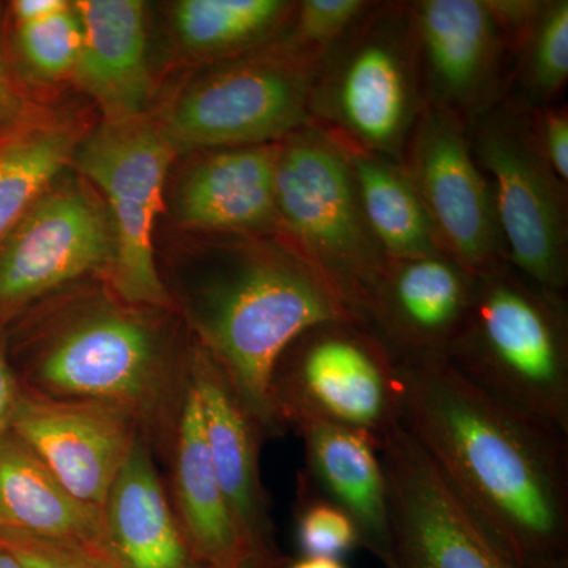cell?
<instances>
[{
	"instance_id": "836d02e7",
	"label": "cell",
	"mask_w": 568,
	"mask_h": 568,
	"mask_svg": "<svg viewBox=\"0 0 568 568\" xmlns=\"http://www.w3.org/2000/svg\"><path fill=\"white\" fill-rule=\"evenodd\" d=\"M21 384L14 373L3 327H0V435L10 428L11 416L20 396Z\"/></svg>"
},
{
	"instance_id": "e575fe53",
	"label": "cell",
	"mask_w": 568,
	"mask_h": 568,
	"mask_svg": "<svg viewBox=\"0 0 568 568\" xmlns=\"http://www.w3.org/2000/svg\"><path fill=\"white\" fill-rule=\"evenodd\" d=\"M67 9H70V3L65 0H17L10 3L13 26L50 20Z\"/></svg>"
},
{
	"instance_id": "30bf717a",
	"label": "cell",
	"mask_w": 568,
	"mask_h": 568,
	"mask_svg": "<svg viewBox=\"0 0 568 568\" xmlns=\"http://www.w3.org/2000/svg\"><path fill=\"white\" fill-rule=\"evenodd\" d=\"M175 153L162 125L142 115L129 122H103L71 156L110 207L112 294L138 308L168 312L173 306L156 271L152 234Z\"/></svg>"
},
{
	"instance_id": "6da1fadb",
	"label": "cell",
	"mask_w": 568,
	"mask_h": 568,
	"mask_svg": "<svg viewBox=\"0 0 568 568\" xmlns=\"http://www.w3.org/2000/svg\"><path fill=\"white\" fill-rule=\"evenodd\" d=\"M398 365L403 425L523 568H568V436L459 376Z\"/></svg>"
},
{
	"instance_id": "7a4b0ae2",
	"label": "cell",
	"mask_w": 568,
	"mask_h": 568,
	"mask_svg": "<svg viewBox=\"0 0 568 568\" xmlns=\"http://www.w3.org/2000/svg\"><path fill=\"white\" fill-rule=\"evenodd\" d=\"M226 237L207 254L190 320L246 409L272 437L283 433L271 386L284 351L317 324L355 321L283 234Z\"/></svg>"
},
{
	"instance_id": "9a60e30c",
	"label": "cell",
	"mask_w": 568,
	"mask_h": 568,
	"mask_svg": "<svg viewBox=\"0 0 568 568\" xmlns=\"http://www.w3.org/2000/svg\"><path fill=\"white\" fill-rule=\"evenodd\" d=\"M9 429L71 495L102 510L142 435L140 422L125 407L54 398L22 386Z\"/></svg>"
},
{
	"instance_id": "484cf974",
	"label": "cell",
	"mask_w": 568,
	"mask_h": 568,
	"mask_svg": "<svg viewBox=\"0 0 568 568\" xmlns=\"http://www.w3.org/2000/svg\"><path fill=\"white\" fill-rule=\"evenodd\" d=\"M77 149L71 130L32 123L0 142V241L51 186Z\"/></svg>"
},
{
	"instance_id": "d6986e66",
	"label": "cell",
	"mask_w": 568,
	"mask_h": 568,
	"mask_svg": "<svg viewBox=\"0 0 568 568\" xmlns=\"http://www.w3.org/2000/svg\"><path fill=\"white\" fill-rule=\"evenodd\" d=\"M82 43L71 77L95 100L104 122L142 118L151 99L144 3L140 0H80Z\"/></svg>"
},
{
	"instance_id": "ba28073f",
	"label": "cell",
	"mask_w": 568,
	"mask_h": 568,
	"mask_svg": "<svg viewBox=\"0 0 568 568\" xmlns=\"http://www.w3.org/2000/svg\"><path fill=\"white\" fill-rule=\"evenodd\" d=\"M320 61L278 40L215 63L183 89L162 129L178 152L275 144L308 125Z\"/></svg>"
},
{
	"instance_id": "f546056e",
	"label": "cell",
	"mask_w": 568,
	"mask_h": 568,
	"mask_svg": "<svg viewBox=\"0 0 568 568\" xmlns=\"http://www.w3.org/2000/svg\"><path fill=\"white\" fill-rule=\"evenodd\" d=\"M369 6L372 2L365 0H304L295 3L286 21L290 29L280 40L323 58Z\"/></svg>"
},
{
	"instance_id": "4dcf8cb0",
	"label": "cell",
	"mask_w": 568,
	"mask_h": 568,
	"mask_svg": "<svg viewBox=\"0 0 568 568\" xmlns=\"http://www.w3.org/2000/svg\"><path fill=\"white\" fill-rule=\"evenodd\" d=\"M0 544L26 568H121L110 552L71 541L0 534Z\"/></svg>"
},
{
	"instance_id": "d590c367",
	"label": "cell",
	"mask_w": 568,
	"mask_h": 568,
	"mask_svg": "<svg viewBox=\"0 0 568 568\" xmlns=\"http://www.w3.org/2000/svg\"><path fill=\"white\" fill-rule=\"evenodd\" d=\"M287 562H290V559L283 552H276V555H272V552H252L241 562L226 568H283L287 566Z\"/></svg>"
},
{
	"instance_id": "f1b7e54d",
	"label": "cell",
	"mask_w": 568,
	"mask_h": 568,
	"mask_svg": "<svg viewBox=\"0 0 568 568\" xmlns=\"http://www.w3.org/2000/svg\"><path fill=\"white\" fill-rule=\"evenodd\" d=\"M295 517L298 545L305 556L338 559L361 545L349 515L327 499L304 473L298 477Z\"/></svg>"
},
{
	"instance_id": "7402d4cb",
	"label": "cell",
	"mask_w": 568,
	"mask_h": 568,
	"mask_svg": "<svg viewBox=\"0 0 568 568\" xmlns=\"http://www.w3.org/2000/svg\"><path fill=\"white\" fill-rule=\"evenodd\" d=\"M305 448V476L353 519L358 544L381 564L390 548L388 488L379 450L364 435L325 424L294 426Z\"/></svg>"
},
{
	"instance_id": "e0dca14e",
	"label": "cell",
	"mask_w": 568,
	"mask_h": 568,
	"mask_svg": "<svg viewBox=\"0 0 568 568\" xmlns=\"http://www.w3.org/2000/svg\"><path fill=\"white\" fill-rule=\"evenodd\" d=\"M186 377L200 402L205 444L235 525L254 551L282 552L261 478L264 429L197 336L186 351Z\"/></svg>"
},
{
	"instance_id": "1f68e13d",
	"label": "cell",
	"mask_w": 568,
	"mask_h": 568,
	"mask_svg": "<svg viewBox=\"0 0 568 568\" xmlns=\"http://www.w3.org/2000/svg\"><path fill=\"white\" fill-rule=\"evenodd\" d=\"M537 148L562 185L568 182V115L566 108L530 110Z\"/></svg>"
},
{
	"instance_id": "cb8c5ba5",
	"label": "cell",
	"mask_w": 568,
	"mask_h": 568,
	"mask_svg": "<svg viewBox=\"0 0 568 568\" xmlns=\"http://www.w3.org/2000/svg\"><path fill=\"white\" fill-rule=\"evenodd\" d=\"M336 142L349 162L366 223L387 260L446 253L402 164Z\"/></svg>"
},
{
	"instance_id": "ac0fdd59",
	"label": "cell",
	"mask_w": 568,
	"mask_h": 568,
	"mask_svg": "<svg viewBox=\"0 0 568 568\" xmlns=\"http://www.w3.org/2000/svg\"><path fill=\"white\" fill-rule=\"evenodd\" d=\"M278 142L216 149L194 164L178 193L179 219L223 235L280 233L275 204Z\"/></svg>"
},
{
	"instance_id": "603a6c76",
	"label": "cell",
	"mask_w": 568,
	"mask_h": 568,
	"mask_svg": "<svg viewBox=\"0 0 568 568\" xmlns=\"http://www.w3.org/2000/svg\"><path fill=\"white\" fill-rule=\"evenodd\" d=\"M0 534L71 541L112 556L102 508L71 495L10 429L0 435Z\"/></svg>"
},
{
	"instance_id": "8fae6325",
	"label": "cell",
	"mask_w": 568,
	"mask_h": 568,
	"mask_svg": "<svg viewBox=\"0 0 568 568\" xmlns=\"http://www.w3.org/2000/svg\"><path fill=\"white\" fill-rule=\"evenodd\" d=\"M379 457L390 515L384 568H523L474 517L406 428Z\"/></svg>"
},
{
	"instance_id": "5bb4252c",
	"label": "cell",
	"mask_w": 568,
	"mask_h": 568,
	"mask_svg": "<svg viewBox=\"0 0 568 568\" xmlns=\"http://www.w3.org/2000/svg\"><path fill=\"white\" fill-rule=\"evenodd\" d=\"M422 100L466 126L504 100L510 43L489 0L406 2Z\"/></svg>"
},
{
	"instance_id": "3957f363",
	"label": "cell",
	"mask_w": 568,
	"mask_h": 568,
	"mask_svg": "<svg viewBox=\"0 0 568 568\" xmlns=\"http://www.w3.org/2000/svg\"><path fill=\"white\" fill-rule=\"evenodd\" d=\"M115 294L77 295L37 321L24 342L22 387L129 409L148 437L173 436L186 383L162 325ZM156 312V310H155Z\"/></svg>"
},
{
	"instance_id": "5b68a950",
	"label": "cell",
	"mask_w": 568,
	"mask_h": 568,
	"mask_svg": "<svg viewBox=\"0 0 568 568\" xmlns=\"http://www.w3.org/2000/svg\"><path fill=\"white\" fill-rule=\"evenodd\" d=\"M422 108L406 2H373L317 63L310 123L402 164Z\"/></svg>"
},
{
	"instance_id": "ffe728a7",
	"label": "cell",
	"mask_w": 568,
	"mask_h": 568,
	"mask_svg": "<svg viewBox=\"0 0 568 568\" xmlns=\"http://www.w3.org/2000/svg\"><path fill=\"white\" fill-rule=\"evenodd\" d=\"M170 444L171 504L197 562L204 568H226L252 552H261L246 544L227 507L205 444L200 402L189 377Z\"/></svg>"
},
{
	"instance_id": "83f0119b",
	"label": "cell",
	"mask_w": 568,
	"mask_h": 568,
	"mask_svg": "<svg viewBox=\"0 0 568 568\" xmlns=\"http://www.w3.org/2000/svg\"><path fill=\"white\" fill-rule=\"evenodd\" d=\"M82 28L74 7L50 20L13 26V47L29 77L41 81L71 74L80 54Z\"/></svg>"
},
{
	"instance_id": "4fadbf2b",
	"label": "cell",
	"mask_w": 568,
	"mask_h": 568,
	"mask_svg": "<svg viewBox=\"0 0 568 568\" xmlns=\"http://www.w3.org/2000/svg\"><path fill=\"white\" fill-rule=\"evenodd\" d=\"M402 168L452 260L474 276L507 263L491 185L465 122L424 104Z\"/></svg>"
},
{
	"instance_id": "2e32d148",
	"label": "cell",
	"mask_w": 568,
	"mask_h": 568,
	"mask_svg": "<svg viewBox=\"0 0 568 568\" xmlns=\"http://www.w3.org/2000/svg\"><path fill=\"white\" fill-rule=\"evenodd\" d=\"M474 282L476 276L447 253L388 261L362 325L396 364L446 362L473 301Z\"/></svg>"
},
{
	"instance_id": "74e56055",
	"label": "cell",
	"mask_w": 568,
	"mask_h": 568,
	"mask_svg": "<svg viewBox=\"0 0 568 568\" xmlns=\"http://www.w3.org/2000/svg\"><path fill=\"white\" fill-rule=\"evenodd\" d=\"M0 568H26L20 560L14 558L13 555L0 544Z\"/></svg>"
},
{
	"instance_id": "8992f818",
	"label": "cell",
	"mask_w": 568,
	"mask_h": 568,
	"mask_svg": "<svg viewBox=\"0 0 568 568\" xmlns=\"http://www.w3.org/2000/svg\"><path fill=\"white\" fill-rule=\"evenodd\" d=\"M275 204L280 233L362 325L388 260L362 212L345 151L312 123L278 142Z\"/></svg>"
},
{
	"instance_id": "8d00e7d4",
	"label": "cell",
	"mask_w": 568,
	"mask_h": 568,
	"mask_svg": "<svg viewBox=\"0 0 568 568\" xmlns=\"http://www.w3.org/2000/svg\"><path fill=\"white\" fill-rule=\"evenodd\" d=\"M286 568H346L342 560L325 558V556H304V558L287 562Z\"/></svg>"
},
{
	"instance_id": "44dd1931",
	"label": "cell",
	"mask_w": 568,
	"mask_h": 568,
	"mask_svg": "<svg viewBox=\"0 0 568 568\" xmlns=\"http://www.w3.org/2000/svg\"><path fill=\"white\" fill-rule=\"evenodd\" d=\"M103 518L121 568H204L179 525L144 435L110 489Z\"/></svg>"
},
{
	"instance_id": "4316f807",
	"label": "cell",
	"mask_w": 568,
	"mask_h": 568,
	"mask_svg": "<svg viewBox=\"0 0 568 568\" xmlns=\"http://www.w3.org/2000/svg\"><path fill=\"white\" fill-rule=\"evenodd\" d=\"M514 100L526 110L548 106L568 78V2H541L536 18L519 41Z\"/></svg>"
},
{
	"instance_id": "277c9868",
	"label": "cell",
	"mask_w": 568,
	"mask_h": 568,
	"mask_svg": "<svg viewBox=\"0 0 568 568\" xmlns=\"http://www.w3.org/2000/svg\"><path fill=\"white\" fill-rule=\"evenodd\" d=\"M446 362L459 376L568 436L566 297L504 263L476 275Z\"/></svg>"
},
{
	"instance_id": "52a82bcc",
	"label": "cell",
	"mask_w": 568,
	"mask_h": 568,
	"mask_svg": "<svg viewBox=\"0 0 568 568\" xmlns=\"http://www.w3.org/2000/svg\"><path fill=\"white\" fill-rule=\"evenodd\" d=\"M282 428L325 422L364 435L383 450L403 425L398 365L368 328L328 321L287 346L272 375Z\"/></svg>"
},
{
	"instance_id": "7c38bea8",
	"label": "cell",
	"mask_w": 568,
	"mask_h": 568,
	"mask_svg": "<svg viewBox=\"0 0 568 568\" xmlns=\"http://www.w3.org/2000/svg\"><path fill=\"white\" fill-rule=\"evenodd\" d=\"M110 216L74 179L55 182L0 241V327L67 284L110 268Z\"/></svg>"
},
{
	"instance_id": "d4e9b609",
	"label": "cell",
	"mask_w": 568,
	"mask_h": 568,
	"mask_svg": "<svg viewBox=\"0 0 568 568\" xmlns=\"http://www.w3.org/2000/svg\"><path fill=\"white\" fill-rule=\"evenodd\" d=\"M294 2L284 0H183L174 28L183 48L205 59L239 58L282 31Z\"/></svg>"
},
{
	"instance_id": "9c48e42d",
	"label": "cell",
	"mask_w": 568,
	"mask_h": 568,
	"mask_svg": "<svg viewBox=\"0 0 568 568\" xmlns=\"http://www.w3.org/2000/svg\"><path fill=\"white\" fill-rule=\"evenodd\" d=\"M467 133L491 185L507 263L541 290L566 297V185L538 151L530 110L504 99Z\"/></svg>"
},
{
	"instance_id": "d6a6232c",
	"label": "cell",
	"mask_w": 568,
	"mask_h": 568,
	"mask_svg": "<svg viewBox=\"0 0 568 568\" xmlns=\"http://www.w3.org/2000/svg\"><path fill=\"white\" fill-rule=\"evenodd\" d=\"M31 110L14 81L6 41L0 32V142L32 125Z\"/></svg>"
}]
</instances>
